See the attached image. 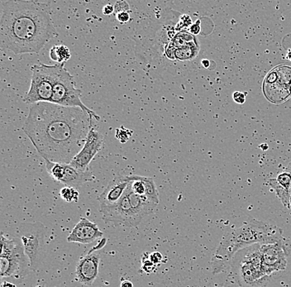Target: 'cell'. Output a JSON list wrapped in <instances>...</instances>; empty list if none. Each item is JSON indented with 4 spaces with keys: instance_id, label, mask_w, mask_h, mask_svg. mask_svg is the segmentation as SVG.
<instances>
[{
    "instance_id": "e575fe53",
    "label": "cell",
    "mask_w": 291,
    "mask_h": 287,
    "mask_svg": "<svg viewBox=\"0 0 291 287\" xmlns=\"http://www.w3.org/2000/svg\"><path fill=\"white\" fill-rule=\"evenodd\" d=\"M201 64L202 66H204V68L207 69L209 67V65H210V62L208 61V60H202V62H201Z\"/></svg>"
},
{
    "instance_id": "ba28073f",
    "label": "cell",
    "mask_w": 291,
    "mask_h": 287,
    "mask_svg": "<svg viewBox=\"0 0 291 287\" xmlns=\"http://www.w3.org/2000/svg\"><path fill=\"white\" fill-rule=\"evenodd\" d=\"M81 96V90L75 87L74 77L65 68V66H63L62 70H60L57 79L54 85L51 103L62 106L79 107L89 115H91L95 120L100 121V116L84 104Z\"/></svg>"
},
{
    "instance_id": "44dd1931",
    "label": "cell",
    "mask_w": 291,
    "mask_h": 287,
    "mask_svg": "<svg viewBox=\"0 0 291 287\" xmlns=\"http://www.w3.org/2000/svg\"><path fill=\"white\" fill-rule=\"evenodd\" d=\"M197 41L195 35L191 34L190 32L181 31L178 33L172 36L170 43H172L173 46L177 48L184 47L185 45L189 44Z\"/></svg>"
},
{
    "instance_id": "d590c367",
    "label": "cell",
    "mask_w": 291,
    "mask_h": 287,
    "mask_svg": "<svg viewBox=\"0 0 291 287\" xmlns=\"http://www.w3.org/2000/svg\"><path fill=\"white\" fill-rule=\"evenodd\" d=\"M0 286H1V287H15V286H16V285H14V284H13V283L7 282V281H5V282L2 283V284H1V285H0Z\"/></svg>"
},
{
    "instance_id": "f35d334b",
    "label": "cell",
    "mask_w": 291,
    "mask_h": 287,
    "mask_svg": "<svg viewBox=\"0 0 291 287\" xmlns=\"http://www.w3.org/2000/svg\"><path fill=\"white\" fill-rule=\"evenodd\" d=\"M286 170L291 173V162L289 164V165H288V166H287Z\"/></svg>"
},
{
    "instance_id": "ac0fdd59",
    "label": "cell",
    "mask_w": 291,
    "mask_h": 287,
    "mask_svg": "<svg viewBox=\"0 0 291 287\" xmlns=\"http://www.w3.org/2000/svg\"><path fill=\"white\" fill-rule=\"evenodd\" d=\"M268 185L273 189L275 193L277 195L279 200L281 201V204L285 207L289 208V188L285 187L284 185H281L277 181V179H270L268 181Z\"/></svg>"
},
{
    "instance_id": "52a82bcc",
    "label": "cell",
    "mask_w": 291,
    "mask_h": 287,
    "mask_svg": "<svg viewBox=\"0 0 291 287\" xmlns=\"http://www.w3.org/2000/svg\"><path fill=\"white\" fill-rule=\"evenodd\" d=\"M47 228L41 222L20 223L17 237L21 239L31 264V271H36L43 262L45 254V237Z\"/></svg>"
},
{
    "instance_id": "7c38bea8",
    "label": "cell",
    "mask_w": 291,
    "mask_h": 287,
    "mask_svg": "<svg viewBox=\"0 0 291 287\" xmlns=\"http://www.w3.org/2000/svg\"><path fill=\"white\" fill-rule=\"evenodd\" d=\"M100 255L96 252H89L80 258L75 268V280L84 285H91L99 276Z\"/></svg>"
},
{
    "instance_id": "f546056e",
    "label": "cell",
    "mask_w": 291,
    "mask_h": 287,
    "mask_svg": "<svg viewBox=\"0 0 291 287\" xmlns=\"http://www.w3.org/2000/svg\"><path fill=\"white\" fill-rule=\"evenodd\" d=\"M232 99L237 104H243L246 101V93L240 91L234 92L232 94Z\"/></svg>"
},
{
    "instance_id": "e0dca14e",
    "label": "cell",
    "mask_w": 291,
    "mask_h": 287,
    "mask_svg": "<svg viewBox=\"0 0 291 287\" xmlns=\"http://www.w3.org/2000/svg\"><path fill=\"white\" fill-rule=\"evenodd\" d=\"M199 51H200V47L198 44V41L185 45L184 47H179L176 51V61L179 62L191 61L197 56Z\"/></svg>"
},
{
    "instance_id": "5b68a950",
    "label": "cell",
    "mask_w": 291,
    "mask_h": 287,
    "mask_svg": "<svg viewBox=\"0 0 291 287\" xmlns=\"http://www.w3.org/2000/svg\"><path fill=\"white\" fill-rule=\"evenodd\" d=\"M0 276L24 279L31 271L29 258L26 254L24 244L18 237L6 238L1 234Z\"/></svg>"
},
{
    "instance_id": "30bf717a",
    "label": "cell",
    "mask_w": 291,
    "mask_h": 287,
    "mask_svg": "<svg viewBox=\"0 0 291 287\" xmlns=\"http://www.w3.org/2000/svg\"><path fill=\"white\" fill-rule=\"evenodd\" d=\"M262 258L264 271L269 276L285 270L287 253L283 238L274 243H262Z\"/></svg>"
},
{
    "instance_id": "8992f818",
    "label": "cell",
    "mask_w": 291,
    "mask_h": 287,
    "mask_svg": "<svg viewBox=\"0 0 291 287\" xmlns=\"http://www.w3.org/2000/svg\"><path fill=\"white\" fill-rule=\"evenodd\" d=\"M66 63L48 66L43 63L32 66V80L29 90L25 94L24 102L32 104L38 102H51L54 85L60 70Z\"/></svg>"
},
{
    "instance_id": "7a4b0ae2",
    "label": "cell",
    "mask_w": 291,
    "mask_h": 287,
    "mask_svg": "<svg viewBox=\"0 0 291 287\" xmlns=\"http://www.w3.org/2000/svg\"><path fill=\"white\" fill-rule=\"evenodd\" d=\"M56 34L48 4L9 0L0 22L2 47L15 55L39 53Z\"/></svg>"
},
{
    "instance_id": "d4e9b609",
    "label": "cell",
    "mask_w": 291,
    "mask_h": 287,
    "mask_svg": "<svg viewBox=\"0 0 291 287\" xmlns=\"http://www.w3.org/2000/svg\"><path fill=\"white\" fill-rule=\"evenodd\" d=\"M192 25V20L189 17V15H183L182 17H181L180 22H179L178 24H177V27H176V30L181 32L182 30L186 29V28H189V27Z\"/></svg>"
},
{
    "instance_id": "836d02e7",
    "label": "cell",
    "mask_w": 291,
    "mask_h": 287,
    "mask_svg": "<svg viewBox=\"0 0 291 287\" xmlns=\"http://www.w3.org/2000/svg\"><path fill=\"white\" fill-rule=\"evenodd\" d=\"M122 287H128V286H133V283L132 281H129V280H124V279H122L121 284H120Z\"/></svg>"
},
{
    "instance_id": "83f0119b",
    "label": "cell",
    "mask_w": 291,
    "mask_h": 287,
    "mask_svg": "<svg viewBox=\"0 0 291 287\" xmlns=\"http://www.w3.org/2000/svg\"><path fill=\"white\" fill-rule=\"evenodd\" d=\"M150 259L155 265L159 266L163 262V256L160 252H153L150 253Z\"/></svg>"
},
{
    "instance_id": "9a60e30c",
    "label": "cell",
    "mask_w": 291,
    "mask_h": 287,
    "mask_svg": "<svg viewBox=\"0 0 291 287\" xmlns=\"http://www.w3.org/2000/svg\"><path fill=\"white\" fill-rule=\"evenodd\" d=\"M95 179V176L89 170H81L70 164L64 163L63 177L60 182L67 186L78 188L86 182L94 181Z\"/></svg>"
},
{
    "instance_id": "4fadbf2b",
    "label": "cell",
    "mask_w": 291,
    "mask_h": 287,
    "mask_svg": "<svg viewBox=\"0 0 291 287\" xmlns=\"http://www.w3.org/2000/svg\"><path fill=\"white\" fill-rule=\"evenodd\" d=\"M103 235L104 233L100 230L97 223L86 218H81L67 237V242L88 244L102 238Z\"/></svg>"
},
{
    "instance_id": "5bb4252c",
    "label": "cell",
    "mask_w": 291,
    "mask_h": 287,
    "mask_svg": "<svg viewBox=\"0 0 291 287\" xmlns=\"http://www.w3.org/2000/svg\"><path fill=\"white\" fill-rule=\"evenodd\" d=\"M131 181H130L128 176L116 175L99 196L100 206L112 205L117 203L122 198V196H124Z\"/></svg>"
},
{
    "instance_id": "74e56055",
    "label": "cell",
    "mask_w": 291,
    "mask_h": 287,
    "mask_svg": "<svg viewBox=\"0 0 291 287\" xmlns=\"http://www.w3.org/2000/svg\"><path fill=\"white\" fill-rule=\"evenodd\" d=\"M289 209H291V185L290 188H289Z\"/></svg>"
},
{
    "instance_id": "8fae6325",
    "label": "cell",
    "mask_w": 291,
    "mask_h": 287,
    "mask_svg": "<svg viewBox=\"0 0 291 287\" xmlns=\"http://www.w3.org/2000/svg\"><path fill=\"white\" fill-rule=\"evenodd\" d=\"M104 144L102 133L92 127L88 133L85 144L81 151L73 158L70 165L81 170H89V166L96 154L101 151Z\"/></svg>"
},
{
    "instance_id": "4316f807",
    "label": "cell",
    "mask_w": 291,
    "mask_h": 287,
    "mask_svg": "<svg viewBox=\"0 0 291 287\" xmlns=\"http://www.w3.org/2000/svg\"><path fill=\"white\" fill-rule=\"evenodd\" d=\"M130 6L126 0H119L114 5L115 14L120 12H130Z\"/></svg>"
},
{
    "instance_id": "2e32d148",
    "label": "cell",
    "mask_w": 291,
    "mask_h": 287,
    "mask_svg": "<svg viewBox=\"0 0 291 287\" xmlns=\"http://www.w3.org/2000/svg\"><path fill=\"white\" fill-rule=\"evenodd\" d=\"M125 193L129 199L130 204L133 208L134 212L142 220L145 216L154 213L158 204L150 200L146 195L139 196L138 194L134 193L131 189L130 184L126 189Z\"/></svg>"
},
{
    "instance_id": "484cf974",
    "label": "cell",
    "mask_w": 291,
    "mask_h": 287,
    "mask_svg": "<svg viewBox=\"0 0 291 287\" xmlns=\"http://www.w3.org/2000/svg\"><path fill=\"white\" fill-rule=\"evenodd\" d=\"M176 51H177V47H174L172 43L170 42V43H168L165 46L164 55L166 56L168 59L171 60V61H176Z\"/></svg>"
},
{
    "instance_id": "1f68e13d",
    "label": "cell",
    "mask_w": 291,
    "mask_h": 287,
    "mask_svg": "<svg viewBox=\"0 0 291 287\" xmlns=\"http://www.w3.org/2000/svg\"><path fill=\"white\" fill-rule=\"evenodd\" d=\"M114 13V6L112 5H106L103 9V13L106 16L113 14Z\"/></svg>"
},
{
    "instance_id": "ffe728a7",
    "label": "cell",
    "mask_w": 291,
    "mask_h": 287,
    "mask_svg": "<svg viewBox=\"0 0 291 287\" xmlns=\"http://www.w3.org/2000/svg\"><path fill=\"white\" fill-rule=\"evenodd\" d=\"M136 177L143 181L146 187V196L154 202L159 204V193L154 180L151 177H142L139 175H136Z\"/></svg>"
},
{
    "instance_id": "3957f363",
    "label": "cell",
    "mask_w": 291,
    "mask_h": 287,
    "mask_svg": "<svg viewBox=\"0 0 291 287\" xmlns=\"http://www.w3.org/2000/svg\"><path fill=\"white\" fill-rule=\"evenodd\" d=\"M282 238L281 228L247 218V220L230 229L222 238L211 258L212 274L223 273L230 268L232 258L241 249L257 243H274Z\"/></svg>"
},
{
    "instance_id": "cb8c5ba5",
    "label": "cell",
    "mask_w": 291,
    "mask_h": 287,
    "mask_svg": "<svg viewBox=\"0 0 291 287\" xmlns=\"http://www.w3.org/2000/svg\"><path fill=\"white\" fill-rule=\"evenodd\" d=\"M132 134H133V131L122 126L121 128H116L115 137L120 143H126L129 140L130 137L132 136Z\"/></svg>"
},
{
    "instance_id": "d6a6232c",
    "label": "cell",
    "mask_w": 291,
    "mask_h": 287,
    "mask_svg": "<svg viewBox=\"0 0 291 287\" xmlns=\"http://www.w3.org/2000/svg\"><path fill=\"white\" fill-rule=\"evenodd\" d=\"M107 239L106 238H102L101 240L99 242L98 244L96 245L95 247H93V248L90 250V253L92 252H96L100 250V249H102L104 247V245L106 244Z\"/></svg>"
},
{
    "instance_id": "7402d4cb",
    "label": "cell",
    "mask_w": 291,
    "mask_h": 287,
    "mask_svg": "<svg viewBox=\"0 0 291 287\" xmlns=\"http://www.w3.org/2000/svg\"><path fill=\"white\" fill-rule=\"evenodd\" d=\"M60 196L67 203L77 202L79 200L80 193L76 188L66 185L60 192Z\"/></svg>"
},
{
    "instance_id": "8d00e7d4",
    "label": "cell",
    "mask_w": 291,
    "mask_h": 287,
    "mask_svg": "<svg viewBox=\"0 0 291 287\" xmlns=\"http://www.w3.org/2000/svg\"><path fill=\"white\" fill-rule=\"evenodd\" d=\"M286 58L291 62V49H289L288 52H287Z\"/></svg>"
},
{
    "instance_id": "603a6c76",
    "label": "cell",
    "mask_w": 291,
    "mask_h": 287,
    "mask_svg": "<svg viewBox=\"0 0 291 287\" xmlns=\"http://www.w3.org/2000/svg\"><path fill=\"white\" fill-rule=\"evenodd\" d=\"M157 265L153 263L150 259V254L149 253H143L142 256V270L147 274H151L154 273L157 269Z\"/></svg>"
},
{
    "instance_id": "4dcf8cb0",
    "label": "cell",
    "mask_w": 291,
    "mask_h": 287,
    "mask_svg": "<svg viewBox=\"0 0 291 287\" xmlns=\"http://www.w3.org/2000/svg\"><path fill=\"white\" fill-rule=\"evenodd\" d=\"M189 31L191 34L196 35L200 34V21L197 20L195 24H192V25L189 27Z\"/></svg>"
},
{
    "instance_id": "d6986e66",
    "label": "cell",
    "mask_w": 291,
    "mask_h": 287,
    "mask_svg": "<svg viewBox=\"0 0 291 287\" xmlns=\"http://www.w3.org/2000/svg\"><path fill=\"white\" fill-rule=\"evenodd\" d=\"M71 58L70 49L65 45H57L50 50V58L57 63H66Z\"/></svg>"
},
{
    "instance_id": "9c48e42d",
    "label": "cell",
    "mask_w": 291,
    "mask_h": 287,
    "mask_svg": "<svg viewBox=\"0 0 291 287\" xmlns=\"http://www.w3.org/2000/svg\"><path fill=\"white\" fill-rule=\"evenodd\" d=\"M104 223L115 226L124 225L128 228L138 227L143 221L134 212L127 194L124 193L117 203L100 207Z\"/></svg>"
},
{
    "instance_id": "6da1fadb",
    "label": "cell",
    "mask_w": 291,
    "mask_h": 287,
    "mask_svg": "<svg viewBox=\"0 0 291 287\" xmlns=\"http://www.w3.org/2000/svg\"><path fill=\"white\" fill-rule=\"evenodd\" d=\"M93 119L79 107L35 103L23 130L43 159L70 164L83 147Z\"/></svg>"
},
{
    "instance_id": "277c9868",
    "label": "cell",
    "mask_w": 291,
    "mask_h": 287,
    "mask_svg": "<svg viewBox=\"0 0 291 287\" xmlns=\"http://www.w3.org/2000/svg\"><path fill=\"white\" fill-rule=\"evenodd\" d=\"M230 270L240 286H264L270 282L271 277L262 266V243L239 250L232 258Z\"/></svg>"
},
{
    "instance_id": "f1b7e54d",
    "label": "cell",
    "mask_w": 291,
    "mask_h": 287,
    "mask_svg": "<svg viewBox=\"0 0 291 287\" xmlns=\"http://www.w3.org/2000/svg\"><path fill=\"white\" fill-rule=\"evenodd\" d=\"M116 15V18L120 24H128L131 20L129 12H120Z\"/></svg>"
}]
</instances>
